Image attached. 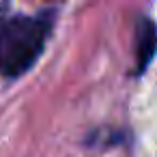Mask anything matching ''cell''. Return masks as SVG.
<instances>
[{
	"label": "cell",
	"instance_id": "1",
	"mask_svg": "<svg viewBox=\"0 0 157 157\" xmlns=\"http://www.w3.org/2000/svg\"><path fill=\"white\" fill-rule=\"evenodd\" d=\"M50 22L43 17H13L0 28V73L17 78L26 73L39 58Z\"/></svg>",
	"mask_w": 157,
	"mask_h": 157
},
{
	"label": "cell",
	"instance_id": "2",
	"mask_svg": "<svg viewBox=\"0 0 157 157\" xmlns=\"http://www.w3.org/2000/svg\"><path fill=\"white\" fill-rule=\"evenodd\" d=\"M153 54H155V26L151 20H142L138 24V41H136V56H138L140 73L153 60Z\"/></svg>",
	"mask_w": 157,
	"mask_h": 157
}]
</instances>
